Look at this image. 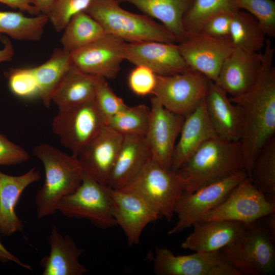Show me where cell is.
Listing matches in <instances>:
<instances>
[{
  "label": "cell",
  "mask_w": 275,
  "mask_h": 275,
  "mask_svg": "<svg viewBox=\"0 0 275 275\" xmlns=\"http://www.w3.org/2000/svg\"><path fill=\"white\" fill-rule=\"evenodd\" d=\"M274 51L270 40H266L257 80L243 94L229 98L238 107L241 114L242 131L240 142L248 178L261 149L274 136Z\"/></svg>",
  "instance_id": "6da1fadb"
},
{
  "label": "cell",
  "mask_w": 275,
  "mask_h": 275,
  "mask_svg": "<svg viewBox=\"0 0 275 275\" xmlns=\"http://www.w3.org/2000/svg\"><path fill=\"white\" fill-rule=\"evenodd\" d=\"M243 170L240 141L216 136L203 143L177 171L186 181L185 191L191 193Z\"/></svg>",
  "instance_id": "7a4b0ae2"
},
{
  "label": "cell",
  "mask_w": 275,
  "mask_h": 275,
  "mask_svg": "<svg viewBox=\"0 0 275 275\" xmlns=\"http://www.w3.org/2000/svg\"><path fill=\"white\" fill-rule=\"evenodd\" d=\"M34 155L42 163L45 180L36 198L37 216L42 218L58 211L61 200L81 183L84 171L77 157L46 143L35 146Z\"/></svg>",
  "instance_id": "3957f363"
},
{
  "label": "cell",
  "mask_w": 275,
  "mask_h": 275,
  "mask_svg": "<svg viewBox=\"0 0 275 275\" xmlns=\"http://www.w3.org/2000/svg\"><path fill=\"white\" fill-rule=\"evenodd\" d=\"M117 0H93L86 10L110 34L129 43L156 41L176 43L178 40L163 25L144 14L121 8Z\"/></svg>",
  "instance_id": "277c9868"
},
{
  "label": "cell",
  "mask_w": 275,
  "mask_h": 275,
  "mask_svg": "<svg viewBox=\"0 0 275 275\" xmlns=\"http://www.w3.org/2000/svg\"><path fill=\"white\" fill-rule=\"evenodd\" d=\"M275 239L257 222L245 224L240 234L221 250L224 258L241 275H268L275 270Z\"/></svg>",
  "instance_id": "5b68a950"
},
{
  "label": "cell",
  "mask_w": 275,
  "mask_h": 275,
  "mask_svg": "<svg viewBox=\"0 0 275 275\" xmlns=\"http://www.w3.org/2000/svg\"><path fill=\"white\" fill-rule=\"evenodd\" d=\"M186 186L185 180L178 171L163 168L151 158L132 183L120 189L136 194L170 222Z\"/></svg>",
  "instance_id": "8992f818"
},
{
  "label": "cell",
  "mask_w": 275,
  "mask_h": 275,
  "mask_svg": "<svg viewBox=\"0 0 275 275\" xmlns=\"http://www.w3.org/2000/svg\"><path fill=\"white\" fill-rule=\"evenodd\" d=\"M112 191L84 172L81 183L61 200L58 211L68 217L87 219L100 229L114 227Z\"/></svg>",
  "instance_id": "52a82bcc"
},
{
  "label": "cell",
  "mask_w": 275,
  "mask_h": 275,
  "mask_svg": "<svg viewBox=\"0 0 275 275\" xmlns=\"http://www.w3.org/2000/svg\"><path fill=\"white\" fill-rule=\"evenodd\" d=\"M106 125V119L95 99L59 108L52 122L53 132L63 146L76 157L79 152Z\"/></svg>",
  "instance_id": "ba28073f"
},
{
  "label": "cell",
  "mask_w": 275,
  "mask_h": 275,
  "mask_svg": "<svg viewBox=\"0 0 275 275\" xmlns=\"http://www.w3.org/2000/svg\"><path fill=\"white\" fill-rule=\"evenodd\" d=\"M274 212L275 198L260 191L247 177L201 221H232L249 224Z\"/></svg>",
  "instance_id": "9c48e42d"
},
{
  "label": "cell",
  "mask_w": 275,
  "mask_h": 275,
  "mask_svg": "<svg viewBox=\"0 0 275 275\" xmlns=\"http://www.w3.org/2000/svg\"><path fill=\"white\" fill-rule=\"evenodd\" d=\"M210 81L193 70L171 75H157L153 96L167 109L185 117L205 98Z\"/></svg>",
  "instance_id": "30bf717a"
},
{
  "label": "cell",
  "mask_w": 275,
  "mask_h": 275,
  "mask_svg": "<svg viewBox=\"0 0 275 275\" xmlns=\"http://www.w3.org/2000/svg\"><path fill=\"white\" fill-rule=\"evenodd\" d=\"M247 177L245 170H243L194 192L184 191L175 208L178 220L167 233H180L201 221L207 212L224 201L233 189Z\"/></svg>",
  "instance_id": "8fae6325"
},
{
  "label": "cell",
  "mask_w": 275,
  "mask_h": 275,
  "mask_svg": "<svg viewBox=\"0 0 275 275\" xmlns=\"http://www.w3.org/2000/svg\"><path fill=\"white\" fill-rule=\"evenodd\" d=\"M153 269L158 275H241L224 258L221 250L176 255L166 247H157Z\"/></svg>",
  "instance_id": "7c38bea8"
},
{
  "label": "cell",
  "mask_w": 275,
  "mask_h": 275,
  "mask_svg": "<svg viewBox=\"0 0 275 275\" xmlns=\"http://www.w3.org/2000/svg\"><path fill=\"white\" fill-rule=\"evenodd\" d=\"M178 45L189 68L213 82L224 61L233 49L229 37L216 38L201 31L186 33Z\"/></svg>",
  "instance_id": "4fadbf2b"
},
{
  "label": "cell",
  "mask_w": 275,
  "mask_h": 275,
  "mask_svg": "<svg viewBox=\"0 0 275 275\" xmlns=\"http://www.w3.org/2000/svg\"><path fill=\"white\" fill-rule=\"evenodd\" d=\"M126 42L106 34L92 43L70 52L72 65L86 73L114 79L124 60Z\"/></svg>",
  "instance_id": "5bb4252c"
},
{
  "label": "cell",
  "mask_w": 275,
  "mask_h": 275,
  "mask_svg": "<svg viewBox=\"0 0 275 275\" xmlns=\"http://www.w3.org/2000/svg\"><path fill=\"white\" fill-rule=\"evenodd\" d=\"M150 118L145 139L152 158L163 168L171 169L173 154L185 117L151 99Z\"/></svg>",
  "instance_id": "9a60e30c"
},
{
  "label": "cell",
  "mask_w": 275,
  "mask_h": 275,
  "mask_svg": "<svg viewBox=\"0 0 275 275\" xmlns=\"http://www.w3.org/2000/svg\"><path fill=\"white\" fill-rule=\"evenodd\" d=\"M124 59L143 65L159 75H171L191 70L183 58L178 45L156 41L125 43Z\"/></svg>",
  "instance_id": "2e32d148"
},
{
  "label": "cell",
  "mask_w": 275,
  "mask_h": 275,
  "mask_svg": "<svg viewBox=\"0 0 275 275\" xmlns=\"http://www.w3.org/2000/svg\"><path fill=\"white\" fill-rule=\"evenodd\" d=\"M112 213L116 225L123 231L129 246L138 244L146 227L161 216L132 192L112 188Z\"/></svg>",
  "instance_id": "e0dca14e"
},
{
  "label": "cell",
  "mask_w": 275,
  "mask_h": 275,
  "mask_svg": "<svg viewBox=\"0 0 275 275\" xmlns=\"http://www.w3.org/2000/svg\"><path fill=\"white\" fill-rule=\"evenodd\" d=\"M123 139V135L105 125L76 157L84 171L98 182L107 185Z\"/></svg>",
  "instance_id": "ac0fdd59"
},
{
  "label": "cell",
  "mask_w": 275,
  "mask_h": 275,
  "mask_svg": "<svg viewBox=\"0 0 275 275\" xmlns=\"http://www.w3.org/2000/svg\"><path fill=\"white\" fill-rule=\"evenodd\" d=\"M261 65L262 52H247L233 48L214 82L231 97L240 95L254 85Z\"/></svg>",
  "instance_id": "d6986e66"
},
{
  "label": "cell",
  "mask_w": 275,
  "mask_h": 275,
  "mask_svg": "<svg viewBox=\"0 0 275 275\" xmlns=\"http://www.w3.org/2000/svg\"><path fill=\"white\" fill-rule=\"evenodd\" d=\"M204 99L184 118L173 154L171 169L174 171L178 170L203 143L217 136L209 118Z\"/></svg>",
  "instance_id": "ffe728a7"
},
{
  "label": "cell",
  "mask_w": 275,
  "mask_h": 275,
  "mask_svg": "<svg viewBox=\"0 0 275 275\" xmlns=\"http://www.w3.org/2000/svg\"><path fill=\"white\" fill-rule=\"evenodd\" d=\"M151 158L145 136H123L107 185L114 189L128 186L139 176Z\"/></svg>",
  "instance_id": "44dd1931"
},
{
  "label": "cell",
  "mask_w": 275,
  "mask_h": 275,
  "mask_svg": "<svg viewBox=\"0 0 275 275\" xmlns=\"http://www.w3.org/2000/svg\"><path fill=\"white\" fill-rule=\"evenodd\" d=\"M40 178V172L35 168L19 176L0 172V232L4 236L23 230V222L16 213L15 208L24 190Z\"/></svg>",
  "instance_id": "7402d4cb"
},
{
  "label": "cell",
  "mask_w": 275,
  "mask_h": 275,
  "mask_svg": "<svg viewBox=\"0 0 275 275\" xmlns=\"http://www.w3.org/2000/svg\"><path fill=\"white\" fill-rule=\"evenodd\" d=\"M204 101L209 118L217 136L229 141H240L242 131L240 112L228 94L210 81Z\"/></svg>",
  "instance_id": "603a6c76"
},
{
  "label": "cell",
  "mask_w": 275,
  "mask_h": 275,
  "mask_svg": "<svg viewBox=\"0 0 275 275\" xmlns=\"http://www.w3.org/2000/svg\"><path fill=\"white\" fill-rule=\"evenodd\" d=\"M245 224L232 221H200L181 243L183 249L209 252L221 250L234 241Z\"/></svg>",
  "instance_id": "cb8c5ba5"
},
{
  "label": "cell",
  "mask_w": 275,
  "mask_h": 275,
  "mask_svg": "<svg viewBox=\"0 0 275 275\" xmlns=\"http://www.w3.org/2000/svg\"><path fill=\"white\" fill-rule=\"evenodd\" d=\"M48 242L49 254L40 261L43 275H82L88 272L79 260L83 250L69 235L61 234L56 225L52 227Z\"/></svg>",
  "instance_id": "d4e9b609"
},
{
  "label": "cell",
  "mask_w": 275,
  "mask_h": 275,
  "mask_svg": "<svg viewBox=\"0 0 275 275\" xmlns=\"http://www.w3.org/2000/svg\"><path fill=\"white\" fill-rule=\"evenodd\" d=\"M99 78L84 72L72 66L54 90L51 101L59 109L95 99Z\"/></svg>",
  "instance_id": "484cf974"
},
{
  "label": "cell",
  "mask_w": 275,
  "mask_h": 275,
  "mask_svg": "<svg viewBox=\"0 0 275 275\" xmlns=\"http://www.w3.org/2000/svg\"><path fill=\"white\" fill-rule=\"evenodd\" d=\"M132 4L145 15L160 21L179 43L186 36L183 17L192 0H117Z\"/></svg>",
  "instance_id": "4316f807"
},
{
  "label": "cell",
  "mask_w": 275,
  "mask_h": 275,
  "mask_svg": "<svg viewBox=\"0 0 275 275\" xmlns=\"http://www.w3.org/2000/svg\"><path fill=\"white\" fill-rule=\"evenodd\" d=\"M72 66L70 52L56 48L45 62L32 68L38 85V97L46 108H49L54 90Z\"/></svg>",
  "instance_id": "83f0119b"
},
{
  "label": "cell",
  "mask_w": 275,
  "mask_h": 275,
  "mask_svg": "<svg viewBox=\"0 0 275 275\" xmlns=\"http://www.w3.org/2000/svg\"><path fill=\"white\" fill-rule=\"evenodd\" d=\"M266 36L252 15L241 10L234 13L229 36L233 48L247 52H259L264 47Z\"/></svg>",
  "instance_id": "f1b7e54d"
},
{
  "label": "cell",
  "mask_w": 275,
  "mask_h": 275,
  "mask_svg": "<svg viewBox=\"0 0 275 275\" xmlns=\"http://www.w3.org/2000/svg\"><path fill=\"white\" fill-rule=\"evenodd\" d=\"M48 21L43 14L29 17L20 12L0 10V38L4 34L17 40L38 41Z\"/></svg>",
  "instance_id": "f546056e"
},
{
  "label": "cell",
  "mask_w": 275,
  "mask_h": 275,
  "mask_svg": "<svg viewBox=\"0 0 275 275\" xmlns=\"http://www.w3.org/2000/svg\"><path fill=\"white\" fill-rule=\"evenodd\" d=\"M101 25L85 12L74 16L63 30L60 39L62 48L72 52L103 36Z\"/></svg>",
  "instance_id": "4dcf8cb0"
},
{
  "label": "cell",
  "mask_w": 275,
  "mask_h": 275,
  "mask_svg": "<svg viewBox=\"0 0 275 275\" xmlns=\"http://www.w3.org/2000/svg\"><path fill=\"white\" fill-rule=\"evenodd\" d=\"M150 118V108L145 104L125 108L108 118L106 125L123 136H145Z\"/></svg>",
  "instance_id": "1f68e13d"
},
{
  "label": "cell",
  "mask_w": 275,
  "mask_h": 275,
  "mask_svg": "<svg viewBox=\"0 0 275 275\" xmlns=\"http://www.w3.org/2000/svg\"><path fill=\"white\" fill-rule=\"evenodd\" d=\"M266 195L275 198V137L270 139L259 153L249 178Z\"/></svg>",
  "instance_id": "d6a6232c"
},
{
  "label": "cell",
  "mask_w": 275,
  "mask_h": 275,
  "mask_svg": "<svg viewBox=\"0 0 275 275\" xmlns=\"http://www.w3.org/2000/svg\"><path fill=\"white\" fill-rule=\"evenodd\" d=\"M238 10L235 0H192L183 17L184 28L186 33L200 31L205 21L212 16Z\"/></svg>",
  "instance_id": "836d02e7"
},
{
  "label": "cell",
  "mask_w": 275,
  "mask_h": 275,
  "mask_svg": "<svg viewBox=\"0 0 275 275\" xmlns=\"http://www.w3.org/2000/svg\"><path fill=\"white\" fill-rule=\"evenodd\" d=\"M239 10L244 9L258 21L266 36L275 35V3L272 0H235Z\"/></svg>",
  "instance_id": "e575fe53"
},
{
  "label": "cell",
  "mask_w": 275,
  "mask_h": 275,
  "mask_svg": "<svg viewBox=\"0 0 275 275\" xmlns=\"http://www.w3.org/2000/svg\"><path fill=\"white\" fill-rule=\"evenodd\" d=\"M92 1L53 0L47 15L48 20L56 31L60 32L74 16L85 12Z\"/></svg>",
  "instance_id": "d590c367"
},
{
  "label": "cell",
  "mask_w": 275,
  "mask_h": 275,
  "mask_svg": "<svg viewBox=\"0 0 275 275\" xmlns=\"http://www.w3.org/2000/svg\"><path fill=\"white\" fill-rule=\"evenodd\" d=\"M10 91L23 98L38 97V87L33 68H11L5 72Z\"/></svg>",
  "instance_id": "8d00e7d4"
},
{
  "label": "cell",
  "mask_w": 275,
  "mask_h": 275,
  "mask_svg": "<svg viewBox=\"0 0 275 275\" xmlns=\"http://www.w3.org/2000/svg\"><path fill=\"white\" fill-rule=\"evenodd\" d=\"M95 99L106 120L127 106L114 92L106 79L101 77L97 83Z\"/></svg>",
  "instance_id": "74e56055"
},
{
  "label": "cell",
  "mask_w": 275,
  "mask_h": 275,
  "mask_svg": "<svg viewBox=\"0 0 275 275\" xmlns=\"http://www.w3.org/2000/svg\"><path fill=\"white\" fill-rule=\"evenodd\" d=\"M157 81V74L143 65H135L128 77L130 89L135 95L145 96L153 94Z\"/></svg>",
  "instance_id": "f35d334b"
},
{
  "label": "cell",
  "mask_w": 275,
  "mask_h": 275,
  "mask_svg": "<svg viewBox=\"0 0 275 275\" xmlns=\"http://www.w3.org/2000/svg\"><path fill=\"white\" fill-rule=\"evenodd\" d=\"M236 12H223L212 16L205 21L200 31L216 38L229 37L231 22Z\"/></svg>",
  "instance_id": "ab89813d"
},
{
  "label": "cell",
  "mask_w": 275,
  "mask_h": 275,
  "mask_svg": "<svg viewBox=\"0 0 275 275\" xmlns=\"http://www.w3.org/2000/svg\"><path fill=\"white\" fill-rule=\"evenodd\" d=\"M29 153L0 133V166H11L27 161Z\"/></svg>",
  "instance_id": "60d3db41"
},
{
  "label": "cell",
  "mask_w": 275,
  "mask_h": 275,
  "mask_svg": "<svg viewBox=\"0 0 275 275\" xmlns=\"http://www.w3.org/2000/svg\"><path fill=\"white\" fill-rule=\"evenodd\" d=\"M0 3L31 14L36 15L40 14L36 7L33 0H0Z\"/></svg>",
  "instance_id": "b9f144b4"
},
{
  "label": "cell",
  "mask_w": 275,
  "mask_h": 275,
  "mask_svg": "<svg viewBox=\"0 0 275 275\" xmlns=\"http://www.w3.org/2000/svg\"><path fill=\"white\" fill-rule=\"evenodd\" d=\"M0 261L3 262H13L22 267L32 270L30 265L22 262L18 258L10 252L0 241Z\"/></svg>",
  "instance_id": "7bdbcfd3"
},
{
  "label": "cell",
  "mask_w": 275,
  "mask_h": 275,
  "mask_svg": "<svg viewBox=\"0 0 275 275\" xmlns=\"http://www.w3.org/2000/svg\"><path fill=\"white\" fill-rule=\"evenodd\" d=\"M4 46L0 49V63L10 61L14 56V48L9 39L6 37L2 38Z\"/></svg>",
  "instance_id": "ee69618b"
},
{
  "label": "cell",
  "mask_w": 275,
  "mask_h": 275,
  "mask_svg": "<svg viewBox=\"0 0 275 275\" xmlns=\"http://www.w3.org/2000/svg\"><path fill=\"white\" fill-rule=\"evenodd\" d=\"M35 5L40 14L47 16L53 0H33Z\"/></svg>",
  "instance_id": "f6af8a7d"
},
{
  "label": "cell",
  "mask_w": 275,
  "mask_h": 275,
  "mask_svg": "<svg viewBox=\"0 0 275 275\" xmlns=\"http://www.w3.org/2000/svg\"><path fill=\"white\" fill-rule=\"evenodd\" d=\"M265 227L275 239V212L265 216Z\"/></svg>",
  "instance_id": "bcb514c9"
}]
</instances>
